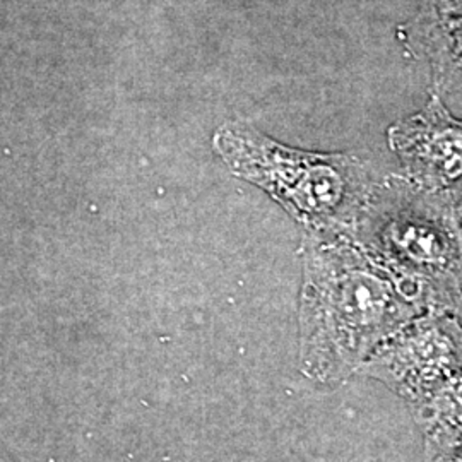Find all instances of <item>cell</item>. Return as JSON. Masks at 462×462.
Returning a JSON list of instances; mask_svg holds the SVG:
<instances>
[{
  "label": "cell",
  "instance_id": "5",
  "mask_svg": "<svg viewBox=\"0 0 462 462\" xmlns=\"http://www.w3.org/2000/svg\"><path fill=\"white\" fill-rule=\"evenodd\" d=\"M387 139L410 182L430 190L461 187L462 120L439 95L430 93L421 110L391 125Z\"/></svg>",
  "mask_w": 462,
  "mask_h": 462
},
{
  "label": "cell",
  "instance_id": "4",
  "mask_svg": "<svg viewBox=\"0 0 462 462\" xmlns=\"http://www.w3.org/2000/svg\"><path fill=\"white\" fill-rule=\"evenodd\" d=\"M461 322L431 310L418 315L382 343L362 370L413 404L462 370Z\"/></svg>",
  "mask_w": 462,
  "mask_h": 462
},
{
  "label": "cell",
  "instance_id": "8",
  "mask_svg": "<svg viewBox=\"0 0 462 462\" xmlns=\"http://www.w3.org/2000/svg\"><path fill=\"white\" fill-rule=\"evenodd\" d=\"M423 462H462V439L456 442H425Z\"/></svg>",
  "mask_w": 462,
  "mask_h": 462
},
{
  "label": "cell",
  "instance_id": "1",
  "mask_svg": "<svg viewBox=\"0 0 462 462\" xmlns=\"http://www.w3.org/2000/svg\"><path fill=\"white\" fill-rule=\"evenodd\" d=\"M425 307L356 244L320 233L307 248L301 293V368L334 383Z\"/></svg>",
  "mask_w": 462,
  "mask_h": 462
},
{
  "label": "cell",
  "instance_id": "9",
  "mask_svg": "<svg viewBox=\"0 0 462 462\" xmlns=\"http://www.w3.org/2000/svg\"><path fill=\"white\" fill-rule=\"evenodd\" d=\"M457 206H459V216H461L462 223V185L457 189Z\"/></svg>",
  "mask_w": 462,
  "mask_h": 462
},
{
  "label": "cell",
  "instance_id": "2",
  "mask_svg": "<svg viewBox=\"0 0 462 462\" xmlns=\"http://www.w3.org/2000/svg\"><path fill=\"white\" fill-rule=\"evenodd\" d=\"M351 235L427 312L462 320L457 189L430 190L404 175H393L375 185Z\"/></svg>",
  "mask_w": 462,
  "mask_h": 462
},
{
  "label": "cell",
  "instance_id": "3",
  "mask_svg": "<svg viewBox=\"0 0 462 462\" xmlns=\"http://www.w3.org/2000/svg\"><path fill=\"white\" fill-rule=\"evenodd\" d=\"M216 146L238 175L264 187L309 228L326 235L351 233L379 183L356 156L288 149L244 129H223Z\"/></svg>",
  "mask_w": 462,
  "mask_h": 462
},
{
  "label": "cell",
  "instance_id": "7",
  "mask_svg": "<svg viewBox=\"0 0 462 462\" xmlns=\"http://www.w3.org/2000/svg\"><path fill=\"white\" fill-rule=\"evenodd\" d=\"M425 442H456L462 439V370L440 382L433 391L410 404Z\"/></svg>",
  "mask_w": 462,
  "mask_h": 462
},
{
  "label": "cell",
  "instance_id": "6",
  "mask_svg": "<svg viewBox=\"0 0 462 462\" xmlns=\"http://www.w3.org/2000/svg\"><path fill=\"white\" fill-rule=\"evenodd\" d=\"M408 47L429 66L430 93L442 99L462 93V0H431Z\"/></svg>",
  "mask_w": 462,
  "mask_h": 462
}]
</instances>
